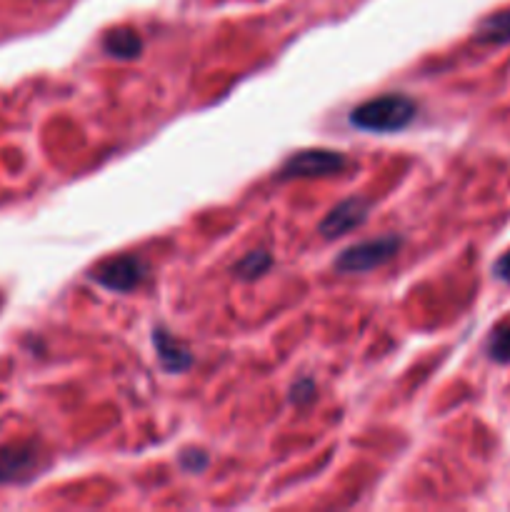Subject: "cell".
Returning <instances> with one entry per match:
<instances>
[{
	"label": "cell",
	"instance_id": "4",
	"mask_svg": "<svg viewBox=\"0 0 510 512\" xmlns=\"http://www.w3.org/2000/svg\"><path fill=\"white\" fill-rule=\"evenodd\" d=\"M150 268L138 255H118L90 270V278L113 293H130L148 280Z\"/></svg>",
	"mask_w": 510,
	"mask_h": 512
},
{
	"label": "cell",
	"instance_id": "2",
	"mask_svg": "<svg viewBox=\"0 0 510 512\" xmlns=\"http://www.w3.org/2000/svg\"><path fill=\"white\" fill-rule=\"evenodd\" d=\"M403 240L398 235H383V238L363 240L358 245H350L343 253L335 258L333 268L338 273L350 275V273H368V270L380 268V265L390 263V260L398 255Z\"/></svg>",
	"mask_w": 510,
	"mask_h": 512
},
{
	"label": "cell",
	"instance_id": "9",
	"mask_svg": "<svg viewBox=\"0 0 510 512\" xmlns=\"http://www.w3.org/2000/svg\"><path fill=\"white\" fill-rule=\"evenodd\" d=\"M475 38H478L480 43L490 45L510 43V8L488 15V18L478 25V30H475Z\"/></svg>",
	"mask_w": 510,
	"mask_h": 512
},
{
	"label": "cell",
	"instance_id": "8",
	"mask_svg": "<svg viewBox=\"0 0 510 512\" xmlns=\"http://www.w3.org/2000/svg\"><path fill=\"white\" fill-rule=\"evenodd\" d=\"M103 50L118 60H133L143 50V38L133 28H113L103 35Z\"/></svg>",
	"mask_w": 510,
	"mask_h": 512
},
{
	"label": "cell",
	"instance_id": "12",
	"mask_svg": "<svg viewBox=\"0 0 510 512\" xmlns=\"http://www.w3.org/2000/svg\"><path fill=\"white\" fill-rule=\"evenodd\" d=\"M178 463L185 473H203V470L210 465V458L205 450H183Z\"/></svg>",
	"mask_w": 510,
	"mask_h": 512
},
{
	"label": "cell",
	"instance_id": "1",
	"mask_svg": "<svg viewBox=\"0 0 510 512\" xmlns=\"http://www.w3.org/2000/svg\"><path fill=\"white\" fill-rule=\"evenodd\" d=\"M415 113L418 108L408 95H380V98L360 103L350 113V123L368 133H398L413 123Z\"/></svg>",
	"mask_w": 510,
	"mask_h": 512
},
{
	"label": "cell",
	"instance_id": "10",
	"mask_svg": "<svg viewBox=\"0 0 510 512\" xmlns=\"http://www.w3.org/2000/svg\"><path fill=\"white\" fill-rule=\"evenodd\" d=\"M270 265H273V258H270L265 250H253V253H248L245 258H240L238 263L233 265V275L240 280L263 278L270 270Z\"/></svg>",
	"mask_w": 510,
	"mask_h": 512
},
{
	"label": "cell",
	"instance_id": "13",
	"mask_svg": "<svg viewBox=\"0 0 510 512\" xmlns=\"http://www.w3.org/2000/svg\"><path fill=\"white\" fill-rule=\"evenodd\" d=\"M313 395H315V383L310 378H300L298 383L290 388V400H293L295 405L310 403V400H313Z\"/></svg>",
	"mask_w": 510,
	"mask_h": 512
},
{
	"label": "cell",
	"instance_id": "3",
	"mask_svg": "<svg viewBox=\"0 0 510 512\" xmlns=\"http://www.w3.org/2000/svg\"><path fill=\"white\" fill-rule=\"evenodd\" d=\"M350 168V160L338 150L328 148H310L290 155L278 170V180L293 178H323V175H338Z\"/></svg>",
	"mask_w": 510,
	"mask_h": 512
},
{
	"label": "cell",
	"instance_id": "7",
	"mask_svg": "<svg viewBox=\"0 0 510 512\" xmlns=\"http://www.w3.org/2000/svg\"><path fill=\"white\" fill-rule=\"evenodd\" d=\"M153 345H155V353H158L160 365H163L168 373H183L193 365V355L190 350L180 343L175 335H170L165 328H155L153 330Z\"/></svg>",
	"mask_w": 510,
	"mask_h": 512
},
{
	"label": "cell",
	"instance_id": "14",
	"mask_svg": "<svg viewBox=\"0 0 510 512\" xmlns=\"http://www.w3.org/2000/svg\"><path fill=\"white\" fill-rule=\"evenodd\" d=\"M493 273L498 275L500 280H505V283H510V250L508 253L500 255L498 263H495V268H493Z\"/></svg>",
	"mask_w": 510,
	"mask_h": 512
},
{
	"label": "cell",
	"instance_id": "5",
	"mask_svg": "<svg viewBox=\"0 0 510 512\" xmlns=\"http://www.w3.org/2000/svg\"><path fill=\"white\" fill-rule=\"evenodd\" d=\"M43 468V453L35 443L0 445V485L25 483Z\"/></svg>",
	"mask_w": 510,
	"mask_h": 512
},
{
	"label": "cell",
	"instance_id": "6",
	"mask_svg": "<svg viewBox=\"0 0 510 512\" xmlns=\"http://www.w3.org/2000/svg\"><path fill=\"white\" fill-rule=\"evenodd\" d=\"M370 200L365 198H348L343 203L335 205L323 220H320V235L323 238H340V235L350 233V230L360 228L368 220Z\"/></svg>",
	"mask_w": 510,
	"mask_h": 512
},
{
	"label": "cell",
	"instance_id": "11",
	"mask_svg": "<svg viewBox=\"0 0 510 512\" xmlns=\"http://www.w3.org/2000/svg\"><path fill=\"white\" fill-rule=\"evenodd\" d=\"M490 358L495 363H510V318L500 320L488 335V343H485Z\"/></svg>",
	"mask_w": 510,
	"mask_h": 512
}]
</instances>
